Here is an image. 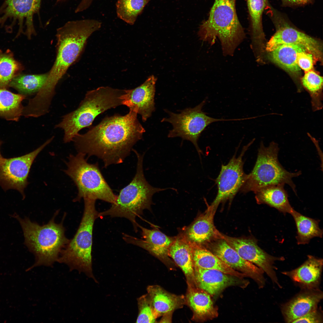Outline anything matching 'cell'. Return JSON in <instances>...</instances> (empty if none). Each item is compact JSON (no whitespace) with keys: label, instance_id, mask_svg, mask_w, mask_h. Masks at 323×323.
I'll list each match as a JSON object with an SVG mask.
<instances>
[{"label":"cell","instance_id":"cell-1","mask_svg":"<svg viewBox=\"0 0 323 323\" xmlns=\"http://www.w3.org/2000/svg\"><path fill=\"white\" fill-rule=\"evenodd\" d=\"M137 114L129 110L123 116H107L86 133H79L73 141L78 153L96 156L105 167L122 163L145 132Z\"/></svg>","mask_w":323,"mask_h":323},{"label":"cell","instance_id":"cell-41","mask_svg":"<svg viewBox=\"0 0 323 323\" xmlns=\"http://www.w3.org/2000/svg\"><path fill=\"white\" fill-rule=\"evenodd\" d=\"M308 136L310 137L311 139L312 140L313 143L314 144L315 146L316 147L318 151V153H319V156L321 158L322 160V151L320 150V148L319 147V145L318 141L315 138L313 137L309 133H308Z\"/></svg>","mask_w":323,"mask_h":323},{"label":"cell","instance_id":"cell-27","mask_svg":"<svg viewBox=\"0 0 323 323\" xmlns=\"http://www.w3.org/2000/svg\"><path fill=\"white\" fill-rule=\"evenodd\" d=\"M284 185L279 184L264 188L255 192L258 204H266L285 214H290L293 209L288 199Z\"/></svg>","mask_w":323,"mask_h":323},{"label":"cell","instance_id":"cell-37","mask_svg":"<svg viewBox=\"0 0 323 323\" xmlns=\"http://www.w3.org/2000/svg\"><path fill=\"white\" fill-rule=\"evenodd\" d=\"M313 55L304 48L298 53L297 57V64L300 68L305 72L312 70L313 68Z\"/></svg>","mask_w":323,"mask_h":323},{"label":"cell","instance_id":"cell-28","mask_svg":"<svg viewBox=\"0 0 323 323\" xmlns=\"http://www.w3.org/2000/svg\"><path fill=\"white\" fill-rule=\"evenodd\" d=\"M303 48L293 45H282L269 52V58L272 62L287 71L293 74H298L301 68L297 63V55Z\"/></svg>","mask_w":323,"mask_h":323},{"label":"cell","instance_id":"cell-6","mask_svg":"<svg viewBox=\"0 0 323 323\" xmlns=\"http://www.w3.org/2000/svg\"><path fill=\"white\" fill-rule=\"evenodd\" d=\"M132 151L137 159L135 176L129 184L120 190L115 202L107 210L99 213L98 217L125 218L131 222L137 232L139 225L136 221V217L141 214L144 209L150 208L154 194L167 188H155L148 183L143 169L144 154H141L133 149Z\"/></svg>","mask_w":323,"mask_h":323},{"label":"cell","instance_id":"cell-40","mask_svg":"<svg viewBox=\"0 0 323 323\" xmlns=\"http://www.w3.org/2000/svg\"><path fill=\"white\" fill-rule=\"evenodd\" d=\"M173 311L165 313L162 316V317L160 322H172Z\"/></svg>","mask_w":323,"mask_h":323},{"label":"cell","instance_id":"cell-13","mask_svg":"<svg viewBox=\"0 0 323 323\" xmlns=\"http://www.w3.org/2000/svg\"><path fill=\"white\" fill-rule=\"evenodd\" d=\"M254 141L253 139L244 146L237 157H236L235 154L228 164L222 165L220 174L216 180L217 194L214 201L209 206L212 208L216 210L220 203L232 199L240 190L246 175L243 170V157Z\"/></svg>","mask_w":323,"mask_h":323},{"label":"cell","instance_id":"cell-18","mask_svg":"<svg viewBox=\"0 0 323 323\" xmlns=\"http://www.w3.org/2000/svg\"><path fill=\"white\" fill-rule=\"evenodd\" d=\"M284 44L299 46L316 58L321 60L322 57V46L318 41L287 25L278 28L267 42L266 49L269 52Z\"/></svg>","mask_w":323,"mask_h":323},{"label":"cell","instance_id":"cell-44","mask_svg":"<svg viewBox=\"0 0 323 323\" xmlns=\"http://www.w3.org/2000/svg\"><path fill=\"white\" fill-rule=\"evenodd\" d=\"M1 143H2V142L1 141H0V146H1ZM3 157L2 156V155L1 154V152H0V159H1Z\"/></svg>","mask_w":323,"mask_h":323},{"label":"cell","instance_id":"cell-19","mask_svg":"<svg viewBox=\"0 0 323 323\" xmlns=\"http://www.w3.org/2000/svg\"><path fill=\"white\" fill-rule=\"evenodd\" d=\"M197 286L210 295L219 294L226 288L236 286L246 287L249 282L241 278L220 271L194 266Z\"/></svg>","mask_w":323,"mask_h":323},{"label":"cell","instance_id":"cell-39","mask_svg":"<svg viewBox=\"0 0 323 323\" xmlns=\"http://www.w3.org/2000/svg\"><path fill=\"white\" fill-rule=\"evenodd\" d=\"M285 3L290 5H304L310 2L312 0H282Z\"/></svg>","mask_w":323,"mask_h":323},{"label":"cell","instance_id":"cell-11","mask_svg":"<svg viewBox=\"0 0 323 323\" xmlns=\"http://www.w3.org/2000/svg\"><path fill=\"white\" fill-rule=\"evenodd\" d=\"M54 138L52 136L36 149L25 155L0 159V186L4 191L16 190L21 194L22 199H25V189L28 184V178L33 162Z\"/></svg>","mask_w":323,"mask_h":323},{"label":"cell","instance_id":"cell-10","mask_svg":"<svg viewBox=\"0 0 323 323\" xmlns=\"http://www.w3.org/2000/svg\"><path fill=\"white\" fill-rule=\"evenodd\" d=\"M206 101L205 99L194 107L186 108L179 113L165 110L169 116L163 118L161 121L170 123L172 125V129L169 131L168 137H179L190 141L194 145L199 156L202 152L197 142L201 133L208 126L216 122L239 120L216 118L208 116L202 110Z\"/></svg>","mask_w":323,"mask_h":323},{"label":"cell","instance_id":"cell-36","mask_svg":"<svg viewBox=\"0 0 323 323\" xmlns=\"http://www.w3.org/2000/svg\"><path fill=\"white\" fill-rule=\"evenodd\" d=\"M138 313L136 323H155L158 318L147 294L137 298Z\"/></svg>","mask_w":323,"mask_h":323},{"label":"cell","instance_id":"cell-21","mask_svg":"<svg viewBox=\"0 0 323 323\" xmlns=\"http://www.w3.org/2000/svg\"><path fill=\"white\" fill-rule=\"evenodd\" d=\"M216 210L209 206L182 233L191 244L204 246L213 239L221 238V233L215 227L213 222Z\"/></svg>","mask_w":323,"mask_h":323},{"label":"cell","instance_id":"cell-2","mask_svg":"<svg viewBox=\"0 0 323 323\" xmlns=\"http://www.w3.org/2000/svg\"><path fill=\"white\" fill-rule=\"evenodd\" d=\"M101 25L99 20L85 19L68 22L57 29L56 58L45 83L36 94L39 101L51 102L58 82L80 54L88 38Z\"/></svg>","mask_w":323,"mask_h":323},{"label":"cell","instance_id":"cell-30","mask_svg":"<svg viewBox=\"0 0 323 323\" xmlns=\"http://www.w3.org/2000/svg\"><path fill=\"white\" fill-rule=\"evenodd\" d=\"M26 96L0 88V116L7 120L18 121L22 115V101Z\"/></svg>","mask_w":323,"mask_h":323},{"label":"cell","instance_id":"cell-8","mask_svg":"<svg viewBox=\"0 0 323 323\" xmlns=\"http://www.w3.org/2000/svg\"><path fill=\"white\" fill-rule=\"evenodd\" d=\"M279 148L274 141L266 147L263 141L258 149L257 158L251 172L246 175L241 191L255 193L266 187L285 184L288 185L296 194L295 185L292 179L301 174V171H287L279 162Z\"/></svg>","mask_w":323,"mask_h":323},{"label":"cell","instance_id":"cell-5","mask_svg":"<svg viewBox=\"0 0 323 323\" xmlns=\"http://www.w3.org/2000/svg\"><path fill=\"white\" fill-rule=\"evenodd\" d=\"M125 89L101 86L87 92L75 110L62 117L55 128L63 130L64 143L73 141L82 129L90 127L99 115L111 108L122 105L121 96Z\"/></svg>","mask_w":323,"mask_h":323},{"label":"cell","instance_id":"cell-35","mask_svg":"<svg viewBox=\"0 0 323 323\" xmlns=\"http://www.w3.org/2000/svg\"><path fill=\"white\" fill-rule=\"evenodd\" d=\"M21 68L11 53L3 52L0 50V88L5 89L9 86L10 81Z\"/></svg>","mask_w":323,"mask_h":323},{"label":"cell","instance_id":"cell-33","mask_svg":"<svg viewBox=\"0 0 323 323\" xmlns=\"http://www.w3.org/2000/svg\"><path fill=\"white\" fill-rule=\"evenodd\" d=\"M305 72L301 83L310 95L312 110H320L323 107V77L312 70Z\"/></svg>","mask_w":323,"mask_h":323},{"label":"cell","instance_id":"cell-17","mask_svg":"<svg viewBox=\"0 0 323 323\" xmlns=\"http://www.w3.org/2000/svg\"><path fill=\"white\" fill-rule=\"evenodd\" d=\"M157 79L153 75L149 77L142 84L131 89L125 90L121 96L122 105L129 110L140 115L145 122L155 111L154 96Z\"/></svg>","mask_w":323,"mask_h":323},{"label":"cell","instance_id":"cell-24","mask_svg":"<svg viewBox=\"0 0 323 323\" xmlns=\"http://www.w3.org/2000/svg\"><path fill=\"white\" fill-rule=\"evenodd\" d=\"M169 255L184 273L187 285L197 287L195 276L192 246L182 233L175 237L170 248Z\"/></svg>","mask_w":323,"mask_h":323},{"label":"cell","instance_id":"cell-29","mask_svg":"<svg viewBox=\"0 0 323 323\" xmlns=\"http://www.w3.org/2000/svg\"><path fill=\"white\" fill-rule=\"evenodd\" d=\"M290 214L296 226V239L298 244H308L313 237H322L323 231L319 227V220L304 216L294 209Z\"/></svg>","mask_w":323,"mask_h":323},{"label":"cell","instance_id":"cell-25","mask_svg":"<svg viewBox=\"0 0 323 323\" xmlns=\"http://www.w3.org/2000/svg\"><path fill=\"white\" fill-rule=\"evenodd\" d=\"M147 290L158 317L167 312L181 308L186 304L185 296L171 293L159 285H149Z\"/></svg>","mask_w":323,"mask_h":323},{"label":"cell","instance_id":"cell-7","mask_svg":"<svg viewBox=\"0 0 323 323\" xmlns=\"http://www.w3.org/2000/svg\"><path fill=\"white\" fill-rule=\"evenodd\" d=\"M84 209L77 230L62 250L57 262L67 265L70 271L77 270L97 283L93 274L92 263V234L95 220L99 217L96 200L83 199Z\"/></svg>","mask_w":323,"mask_h":323},{"label":"cell","instance_id":"cell-14","mask_svg":"<svg viewBox=\"0 0 323 323\" xmlns=\"http://www.w3.org/2000/svg\"><path fill=\"white\" fill-rule=\"evenodd\" d=\"M221 238L243 258L261 269L273 283L280 288L282 287L275 271L277 268L274 264L275 261L284 260V257L270 255L261 249L253 239L232 237L222 234Z\"/></svg>","mask_w":323,"mask_h":323},{"label":"cell","instance_id":"cell-42","mask_svg":"<svg viewBox=\"0 0 323 323\" xmlns=\"http://www.w3.org/2000/svg\"><path fill=\"white\" fill-rule=\"evenodd\" d=\"M85 3L90 4L92 3L93 0H82Z\"/></svg>","mask_w":323,"mask_h":323},{"label":"cell","instance_id":"cell-32","mask_svg":"<svg viewBox=\"0 0 323 323\" xmlns=\"http://www.w3.org/2000/svg\"><path fill=\"white\" fill-rule=\"evenodd\" d=\"M251 21L252 46L259 44L263 36L262 17L266 0H247Z\"/></svg>","mask_w":323,"mask_h":323},{"label":"cell","instance_id":"cell-3","mask_svg":"<svg viewBox=\"0 0 323 323\" xmlns=\"http://www.w3.org/2000/svg\"><path fill=\"white\" fill-rule=\"evenodd\" d=\"M57 211L47 224L40 225L27 217H21L16 213L12 216L19 223L23 233L24 244L35 257L34 264L28 268V271L35 267L43 266L52 267L57 262L62 250L69 240L66 237L63 221L55 222L59 213Z\"/></svg>","mask_w":323,"mask_h":323},{"label":"cell","instance_id":"cell-22","mask_svg":"<svg viewBox=\"0 0 323 323\" xmlns=\"http://www.w3.org/2000/svg\"><path fill=\"white\" fill-rule=\"evenodd\" d=\"M187 286L186 304L192 311V319L201 322L217 318L218 309L214 305L211 295L198 287Z\"/></svg>","mask_w":323,"mask_h":323},{"label":"cell","instance_id":"cell-31","mask_svg":"<svg viewBox=\"0 0 323 323\" xmlns=\"http://www.w3.org/2000/svg\"><path fill=\"white\" fill-rule=\"evenodd\" d=\"M48 73L33 75H20L14 77L9 86L17 90L20 94L26 96L38 92L45 83Z\"/></svg>","mask_w":323,"mask_h":323},{"label":"cell","instance_id":"cell-4","mask_svg":"<svg viewBox=\"0 0 323 323\" xmlns=\"http://www.w3.org/2000/svg\"><path fill=\"white\" fill-rule=\"evenodd\" d=\"M236 0H215L208 19L200 25V39L212 45L220 40L225 56H232L246 37L236 11Z\"/></svg>","mask_w":323,"mask_h":323},{"label":"cell","instance_id":"cell-38","mask_svg":"<svg viewBox=\"0 0 323 323\" xmlns=\"http://www.w3.org/2000/svg\"><path fill=\"white\" fill-rule=\"evenodd\" d=\"M303 322H323L322 316L321 312L317 308L292 322V323Z\"/></svg>","mask_w":323,"mask_h":323},{"label":"cell","instance_id":"cell-43","mask_svg":"<svg viewBox=\"0 0 323 323\" xmlns=\"http://www.w3.org/2000/svg\"><path fill=\"white\" fill-rule=\"evenodd\" d=\"M57 0L56 2L57 3H58V2H60L65 1H66L67 0Z\"/></svg>","mask_w":323,"mask_h":323},{"label":"cell","instance_id":"cell-23","mask_svg":"<svg viewBox=\"0 0 323 323\" xmlns=\"http://www.w3.org/2000/svg\"><path fill=\"white\" fill-rule=\"evenodd\" d=\"M323 260L309 255L307 260L297 268L282 274L304 289L317 288L320 282Z\"/></svg>","mask_w":323,"mask_h":323},{"label":"cell","instance_id":"cell-15","mask_svg":"<svg viewBox=\"0 0 323 323\" xmlns=\"http://www.w3.org/2000/svg\"><path fill=\"white\" fill-rule=\"evenodd\" d=\"M142 239L124 234L123 239L127 243L139 246L157 258L167 266L172 268L173 263L169 251L175 237L168 236L156 229H149L139 225Z\"/></svg>","mask_w":323,"mask_h":323},{"label":"cell","instance_id":"cell-34","mask_svg":"<svg viewBox=\"0 0 323 323\" xmlns=\"http://www.w3.org/2000/svg\"><path fill=\"white\" fill-rule=\"evenodd\" d=\"M150 0H117L116 4L117 16L128 24L132 25Z\"/></svg>","mask_w":323,"mask_h":323},{"label":"cell","instance_id":"cell-26","mask_svg":"<svg viewBox=\"0 0 323 323\" xmlns=\"http://www.w3.org/2000/svg\"><path fill=\"white\" fill-rule=\"evenodd\" d=\"M191 245L194 266L204 269L220 271L241 278L247 277L245 274L229 267L204 246L196 244Z\"/></svg>","mask_w":323,"mask_h":323},{"label":"cell","instance_id":"cell-9","mask_svg":"<svg viewBox=\"0 0 323 323\" xmlns=\"http://www.w3.org/2000/svg\"><path fill=\"white\" fill-rule=\"evenodd\" d=\"M86 155L78 153L71 154L66 162L65 173L73 181L77 190L73 201H80L85 198L99 199L111 204L116 201L117 196L107 183L99 169L98 163L90 164Z\"/></svg>","mask_w":323,"mask_h":323},{"label":"cell","instance_id":"cell-12","mask_svg":"<svg viewBox=\"0 0 323 323\" xmlns=\"http://www.w3.org/2000/svg\"><path fill=\"white\" fill-rule=\"evenodd\" d=\"M42 0H3L0 6V27L6 26L12 30L16 24L19 26L17 36L23 32L29 39L36 32L33 23V16L38 14Z\"/></svg>","mask_w":323,"mask_h":323},{"label":"cell","instance_id":"cell-20","mask_svg":"<svg viewBox=\"0 0 323 323\" xmlns=\"http://www.w3.org/2000/svg\"><path fill=\"white\" fill-rule=\"evenodd\" d=\"M323 297L322 292L317 288L304 289L282 306L281 311L285 321L287 323H292L316 309Z\"/></svg>","mask_w":323,"mask_h":323},{"label":"cell","instance_id":"cell-16","mask_svg":"<svg viewBox=\"0 0 323 323\" xmlns=\"http://www.w3.org/2000/svg\"><path fill=\"white\" fill-rule=\"evenodd\" d=\"M217 240L212 244L211 251L229 267L254 280L259 288H263L265 284L263 271L243 258L224 239L221 238Z\"/></svg>","mask_w":323,"mask_h":323}]
</instances>
